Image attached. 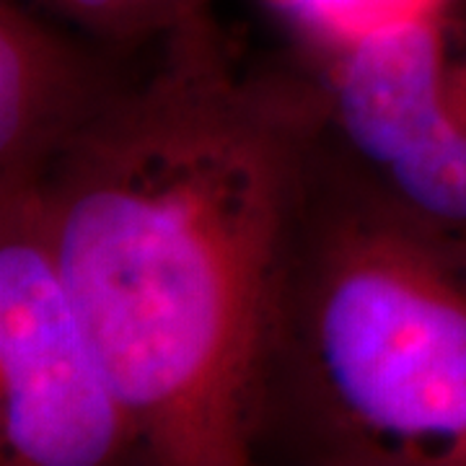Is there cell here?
<instances>
[{"instance_id": "obj_1", "label": "cell", "mask_w": 466, "mask_h": 466, "mask_svg": "<svg viewBox=\"0 0 466 466\" xmlns=\"http://www.w3.org/2000/svg\"><path fill=\"white\" fill-rule=\"evenodd\" d=\"M314 168L303 73L244 67L202 14L32 184L143 464H254L267 314Z\"/></svg>"}, {"instance_id": "obj_2", "label": "cell", "mask_w": 466, "mask_h": 466, "mask_svg": "<svg viewBox=\"0 0 466 466\" xmlns=\"http://www.w3.org/2000/svg\"><path fill=\"white\" fill-rule=\"evenodd\" d=\"M466 466V238L319 158L275 283L254 464Z\"/></svg>"}, {"instance_id": "obj_3", "label": "cell", "mask_w": 466, "mask_h": 466, "mask_svg": "<svg viewBox=\"0 0 466 466\" xmlns=\"http://www.w3.org/2000/svg\"><path fill=\"white\" fill-rule=\"evenodd\" d=\"M306 60L319 158L404 216L466 238V14L453 5Z\"/></svg>"}, {"instance_id": "obj_6", "label": "cell", "mask_w": 466, "mask_h": 466, "mask_svg": "<svg viewBox=\"0 0 466 466\" xmlns=\"http://www.w3.org/2000/svg\"><path fill=\"white\" fill-rule=\"evenodd\" d=\"M300 42L303 57L350 50L370 36L438 16L456 0H267Z\"/></svg>"}, {"instance_id": "obj_7", "label": "cell", "mask_w": 466, "mask_h": 466, "mask_svg": "<svg viewBox=\"0 0 466 466\" xmlns=\"http://www.w3.org/2000/svg\"><path fill=\"white\" fill-rule=\"evenodd\" d=\"M45 16L119 50L156 45L210 14V0H21Z\"/></svg>"}, {"instance_id": "obj_5", "label": "cell", "mask_w": 466, "mask_h": 466, "mask_svg": "<svg viewBox=\"0 0 466 466\" xmlns=\"http://www.w3.org/2000/svg\"><path fill=\"white\" fill-rule=\"evenodd\" d=\"M133 52L0 0V189L47 171L127 81Z\"/></svg>"}, {"instance_id": "obj_4", "label": "cell", "mask_w": 466, "mask_h": 466, "mask_svg": "<svg viewBox=\"0 0 466 466\" xmlns=\"http://www.w3.org/2000/svg\"><path fill=\"white\" fill-rule=\"evenodd\" d=\"M0 464H143L32 187L0 189Z\"/></svg>"}]
</instances>
